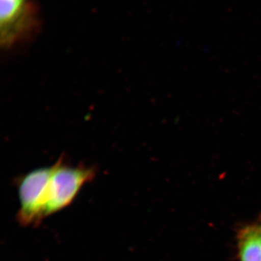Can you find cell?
<instances>
[{
	"instance_id": "1",
	"label": "cell",
	"mask_w": 261,
	"mask_h": 261,
	"mask_svg": "<svg viewBox=\"0 0 261 261\" xmlns=\"http://www.w3.org/2000/svg\"><path fill=\"white\" fill-rule=\"evenodd\" d=\"M53 167L44 218L70 205L82 187L92 181L96 175L93 167L84 165L73 167L65 163L63 158Z\"/></svg>"
},
{
	"instance_id": "3",
	"label": "cell",
	"mask_w": 261,
	"mask_h": 261,
	"mask_svg": "<svg viewBox=\"0 0 261 261\" xmlns=\"http://www.w3.org/2000/svg\"><path fill=\"white\" fill-rule=\"evenodd\" d=\"M53 171V166L37 168L25 175L20 181V208L18 213V220L23 226L35 224L44 219Z\"/></svg>"
},
{
	"instance_id": "4",
	"label": "cell",
	"mask_w": 261,
	"mask_h": 261,
	"mask_svg": "<svg viewBox=\"0 0 261 261\" xmlns=\"http://www.w3.org/2000/svg\"><path fill=\"white\" fill-rule=\"evenodd\" d=\"M238 244L240 261H261V225L242 228L238 233Z\"/></svg>"
},
{
	"instance_id": "2",
	"label": "cell",
	"mask_w": 261,
	"mask_h": 261,
	"mask_svg": "<svg viewBox=\"0 0 261 261\" xmlns=\"http://www.w3.org/2000/svg\"><path fill=\"white\" fill-rule=\"evenodd\" d=\"M38 29L37 12L31 0H1L2 47L10 49L29 40Z\"/></svg>"
}]
</instances>
